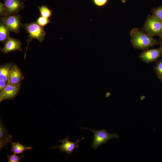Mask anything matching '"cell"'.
Masks as SVG:
<instances>
[{
	"label": "cell",
	"instance_id": "24",
	"mask_svg": "<svg viewBox=\"0 0 162 162\" xmlns=\"http://www.w3.org/2000/svg\"><path fill=\"white\" fill-rule=\"evenodd\" d=\"M158 41L159 44L160 45V48L162 50V36L160 37V39Z\"/></svg>",
	"mask_w": 162,
	"mask_h": 162
},
{
	"label": "cell",
	"instance_id": "17",
	"mask_svg": "<svg viewBox=\"0 0 162 162\" xmlns=\"http://www.w3.org/2000/svg\"><path fill=\"white\" fill-rule=\"evenodd\" d=\"M38 8L41 16L48 18L52 16V10L47 7L42 5L38 7Z\"/></svg>",
	"mask_w": 162,
	"mask_h": 162
},
{
	"label": "cell",
	"instance_id": "5",
	"mask_svg": "<svg viewBox=\"0 0 162 162\" xmlns=\"http://www.w3.org/2000/svg\"><path fill=\"white\" fill-rule=\"evenodd\" d=\"M84 139V137L82 136L81 139H77L76 141L73 142L69 141V136L68 135L64 139H61L58 141L59 142L62 143L61 145L51 147L50 148L56 149L58 148L61 152H66L68 154V156L67 158L68 160V157L72 154L74 149L79 147V143Z\"/></svg>",
	"mask_w": 162,
	"mask_h": 162
},
{
	"label": "cell",
	"instance_id": "20",
	"mask_svg": "<svg viewBox=\"0 0 162 162\" xmlns=\"http://www.w3.org/2000/svg\"><path fill=\"white\" fill-rule=\"evenodd\" d=\"M36 22L39 25L43 27L50 23V21L48 18L41 16L37 19Z\"/></svg>",
	"mask_w": 162,
	"mask_h": 162
},
{
	"label": "cell",
	"instance_id": "15",
	"mask_svg": "<svg viewBox=\"0 0 162 162\" xmlns=\"http://www.w3.org/2000/svg\"><path fill=\"white\" fill-rule=\"evenodd\" d=\"M10 30L2 22L0 24V41L3 43L5 42L10 37Z\"/></svg>",
	"mask_w": 162,
	"mask_h": 162
},
{
	"label": "cell",
	"instance_id": "6",
	"mask_svg": "<svg viewBox=\"0 0 162 162\" xmlns=\"http://www.w3.org/2000/svg\"><path fill=\"white\" fill-rule=\"evenodd\" d=\"M21 17L19 14L8 15L0 18L1 22L3 23L10 31L18 33L20 31Z\"/></svg>",
	"mask_w": 162,
	"mask_h": 162
},
{
	"label": "cell",
	"instance_id": "18",
	"mask_svg": "<svg viewBox=\"0 0 162 162\" xmlns=\"http://www.w3.org/2000/svg\"><path fill=\"white\" fill-rule=\"evenodd\" d=\"M152 15L162 22V5L153 8L152 10Z\"/></svg>",
	"mask_w": 162,
	"mask_h": 162
},
{
	"label": "cell",
	"instance_id": "8",
	"mask_svg": "<svg viewBox=\"0 0 162 162\" xmlns=\"http://www.w3.org/2000/svg\"><path fill=\"white\" fill-rule=\"evenodd\" d=\"M20 89V86L8 83L5 87L0 92V102L3 100L13 99L17 95Z\"/></svg>",
	"mask_w": 162,
	"mask_h": 162
},
{
	"label": "cell",
	"instance_id": "7",
	"mask_svg": "<svg viewBox=\"0 0 162 162\" xmlns=\"http://www.w3.org/2000/svg\"><path fill=\"white\" fill-rule=\"evenodd\" d=\"M162 56V50L159 47L144 50L139 55V57L143 62L150 63L157 61Z\"/></svg>",
	"mask_w": 162,
	"mask_h": 162
},
{
	"label": "cell",
	"instance_id": "25",
	"mask_svg": "<svg viewBox=\"0 0 162 162\" xmlns=\"http://www.w3.org/2000/svg\"><path fill=\"white\" fill-rule=\"evenodd\" d=\"M122 3H125L126 2V0H121Z\"/></svg>",
	"mask_w": 162,
	"mask_h": 162
},
{
	"label": "cell",
	"instance_id": "26",
	"mask_svg": "<svg viewBox=\"0 0 162 162\" xmlns=\"http://www.w3.org/2000/svg\"></svg>",
	"mask_w": 162,
	"mask_h": 162
},
{
	"label": "cell",
	"instance_id": "12",
	"mask_svg": "<svg viewBox=\"0 0 162 162\" xmlns=\"http://www.w3.org/2000/svg\"><path fill=\"white\" fill-rule=\"evenodd\" d=\"M12 136L9 134L6 127L3 123L1 118L0 122V150L12 142Z\"/></svg>",
	"mask_w": 162,
	"mask_h": 162
},
{
	"label": "cell",
	"instance_id": "19",
	"mask_svg": "<svg viewBox=\"0 0 162 162\" xmlns=\"http://www.w3.org/2000/svg\"><path fill=\"white\" fill-rule=\"evenodd\" d=\"M7 156L8 162H20V160L24 158V155L22 154L20 156H17L16 154H7Z\"/></svg>",
	"mask_w": 162,
	"mask_h": 162
},
{
	"label": "cell",
	"instance_id": "23",
	"mask_svg": "<svg viewBox=\"0 0 162 162\" xmlns=\"http://www.w3.org/2000/svg\"><path fill=\"white\" fill-rule=\"evenodd\" d=\"M8 83V82L4 80H0V91L5 87Z\"/></svg>",
	"mask_w": 162,
	"mask_h": 162
},
{
	"label": "cell",
	"instance_id": "16",
	"mask_svg": "<svg viewBox=\"0 0 162 162\" xmlns=\"http://www.w3.org/2000/svg\"><path fill=\"white\" fill-rule=\"evenodd\" d=\"M156 62L153 67L154 70L158 78L162 81V58Z\"/></svg>",
	"mask_w": 162,
	"mask_h": 162
},
{
	"label": "cell",
	"instance_id": "4",
	"mask_svg": "<svg viewBox=\"0 0 162 162\" xmlns=\"http://www.w3.org/2000/svg\"><path fill=\"white\" fill-rule=\"evenodd\" d=\"M142 30L152 36H162V22L153 15L147 17Z\"/></svg>",
	"mask_w": 162,
	"mask_h": 162
},
{
	"label": "cell",
	"instance_id": "10",
	"mask_svg": "<svg viewBox=\"0 0 162 162\" xmlns=\"http://www.w3.org/2000/svg\"><path fill=\"white\" fill-rule=\"evenodd\" d=\"M24 78V77L21 70L17 65L14 64L9 75L8 83L20 86Z\"/></svg>",
	"mask_w": 162,
	"mask_h": 162
},
{
	"label": "cell",
	"instance_id": "14",
	"mask_svg": "<svg viewBox=\"0 0 162 162\" xmlns=\"http://www.w3.org/2000/svg\"><path fill=\"white\" fill-rule=\"evenodd\" d=\"M11 145L10 152L15 154H22L25 151L32 148V147H31L27 146L22 145L19 141L17 142L12 141L11 142Z\"/></svg>",
	"mask_w": 162,
	"mask_h": 162
},
{
	"label": "cell",
	"instance_id": "3",
	"mask_svg": "<svg viewBox=\"0 0 162 162\" xmlns=\"http://www.w3.org/2000/svg\"><path fill=\"white\" fill-rule=\"evenodd\" d=\"M22 26L29 34L27 40V46L24 55L25 59L26 55V52L28 46L33 39H37L40 42L44 40L46 33L43 27L39 25L36 22L26 23L21 24Z\"/></svg>",
	"mask_w": 162,
	"mask_h": 162
},
{
	"label": "cell",
	"instance_id": "9",
	"mask_svg": "<svg viewBox=\"0 0 162 162\" xmlns=\"http://www.w3.org/2000/svg\"><path fill=\"white\" fill-rule=\"evenodd\" d=\"M4 4L6 15L17 14L24 7L21 0H4Z\"/></svg>",
	"mask_w": 162,
	"mask_h": 162
},
{
	"label": "cell",
	"instance_id": "11",
	"mask_svg": "<svg viewBox=\"0 0 162 162\" xmlns=\"http://www.w3.org/2000/svg\"><path fill=\"white\" fill-rule=\"evenodd\" d=\"M3 47L0 48L1 51L6 54L14 51H21V43L19 40L9 37L4 43Z\"/></svg>",
	"mask_w": 162,
	"mask_h": 162
},
{
	"label": "cell",
	"instance_id": "13",
	"mask_svg": "<svg viewBox=\"0 0 162 162\" xmlns=\"http://www.w3.org/2000/svg\"><path fill=\"white\" fill-rule=\"evenodd\" d=\"M13 64L11 63H9L0 66V80H4L8 83L9 75Z\"/></svg>",
	"mask_w": 162,
	"mask_h": 162
},
{
	"label": "cell",
	"instance_id": "22",
	"mask_svg": "<svg viewBox=\"0 0 162 162\" xmlns=\"http://www.w3.org/2000/svg\"><path fill=\"white\" fill-rule=\"evenodd\" d=\"M0 15L2 16L6 15L4 4L1 2L0 3Z\"/></svg>",
	"mask_w": 162,
	"mask_h": 162
},
{
	"label": "cell",
	"instance_id": "21",
	"mask_svg": "<svg viewBox=\"0 0 162 162\" xmlns=\"http://www.w3.org/2000/svg\"><path fill=\"white\" fill-rule=\"evenodd\" d=\"M109 0H92L93 4L98 8H102L106 5Z\"/></svg>",
	"mask_w": 162,
	"mask_h": 162
},
{
	"label": "cell",
	"instance_id": "2",
	"mask_svg": "<svg viewBox=\"0 0 162 162\" xmlns=\"http://www.w3.org/2000/svg\"><path fill=\"white\" fill-rule=\"evenodd\" d=\"M81 130H88L91 131L94 134V138L91 147L97 150L100 146L106 143L108 141L112 139L118 138V135L116 133L110 134L104 129L97 130L86 127H81Z\"/></svg>",
	"mask_w": 162,
	"mask_h": 162
},
{
	"label": "cell",
	"instance_id": "1",
	"mask_svg": "<svg viewBox=\"0 0 162 162\" xmlns=\"http://www.w3.org/2000/svg\"><path fill=\"white\" fill-rule=\"evenodd\" d=\"M130 42L135 49L143 50L158 45L159 41L142 29L134 28L130 32Z\"/></svg>",
	"mask_w": 162,
	"mask_h": 162
}]
</instances>
